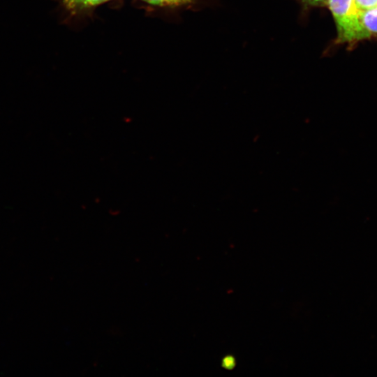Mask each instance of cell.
Listing matches in <instances>:
<instances>
[{"mask_svg": "<svg viewBox=\"0 0 377 377\" xmlns=\"http://www.w3.org/2000/svg\"><path fill=\"white\" fill-rule=\"evenodd\" d=\"M358 14L360 21L366 31L370 35L377 34V6Z\"/></svg>", "mask_w": 377, "mask_h": 377, "instance_id": "obj_2", "label": "cell"}, {"mask_svg": "<svg viewBox=\"0 0 377 377\" xmlns=\"http://www.w3.org/2000/svg\"><path fill=\"white\" fill-rule=\"evenodd\" d=\"M354 7L360 13L377 6V0H353Z\"/></svg>", "mask_w": 377, "mask_h": 377, "instance_id": "obj_5", "label": "cell"}, {"mask_svg": "<svg viewBox=\"0 0 377 377\" xmlns=\"http://www.w3.org/2000/svg\"><path fill=\"white\" fill-rule=\"evenodd\" d=\"M304 3L311 6H320L327 4L329 0H302Z\"/></svg>", "mask_w": 377, "mask_h": 377, "instance_id": "obj_7", "label": "cell"}, {"mask_svg": "<svg viewBox=\"0 0 377 377\" xmlns=\"http://www.w3.org/2000/svg\"><path fill=\"white\" fill-rule=\"evenodd\" d=\"M149 4L157 6H178L191 3L195 0H142Z\"/></svg>", "mask_w": 377, "mask_h": 377, "instance_id": "obj_4", "label": "cell"}, {"mask_svg": "<svg viewBox=\"0 0 377 377\" xmlns=\"http://www.w3.org/2000/svg\"><path fill=\"white\" fill-rule=\"evenodd\" d=\"M223 367L227 369H232L235 365V360L231 356L226 357L223 360Z\"/></svg>", "mask_w": 377, "mask_h": 377, "instance_id": "obj_6", "label": "cell"}, {"mask_svg": "<svg viewBox=\"0 0 377 377\" xmlns=\"http://www.w3.org/2000/svg\"><path fill=\"white\" fill-rule=\"evenodd\" d=\"M327 3L335 20L339 42H353L370 36L360 21L353 0H329Z\"/></svg>", "mask_w": 377, "mask_h": 377, "instance_id": "obj_1", "label": "cell"}, {"mask_svg": "<svg viewBox=\"0 0 377 377\" xmlns=\"http://www.w3.org/2000/svg\"><path fill=\"white\" fill-rule=\"evenodd\" d=\"M109 1L110 0H62L68 8L74 10L90 8Z\"/></svg>", "mask_w": 377, "mask_h": 377, "instance_id": "obj_3", "label": "cell"}]
</instances>
